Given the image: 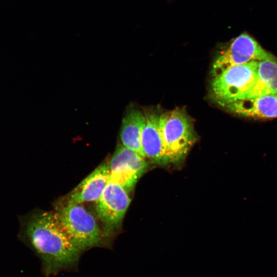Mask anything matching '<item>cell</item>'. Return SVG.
<instances>
[{
  "instance_id": "obj_1",
  "label": "cell",
  "mask_w": 277,
  "mask_h": 277,
  "mask_svg": "<svg viewBox=\"0 0 277 277\" xmlns=\"http://www.w3.org/2000/svg\"><path fill=\"white\" fill-rule=\"evenodd\" d=\"M18 240L41 262L45 277L77 270L83 252L72 241L55 212L34 210L19 216Z\"/></svg>"
},
{
  "instance_id": "obj_2",
  "label": "cell",
  "mask_w": 277,
  "mask_h": 277,
  "mask_svg": "<svg viewBox=\"0 0 277 277\" xmlns=\"http://www.w3.org/2000/svg\"><path fill=\"white\" fill-rule=\"evenodd\" d=\"M55 212L72 241L83 252L110 246L96 219L82 204L64 200Z\"/></svg>"
},
{
  "instance_id": "obj_3",
  "label": "cell",
  "mask_w": 277,
  "mask_h": 277,
  "mask_svg": "<svg viewBox=\"0 0 277 277\" xmlns=\"http://www.w3.org/2000/svg\"><path fill=\"white\" fill-rule=\"evenodd\" d=\"M160 127L171 163L182 161L197 140L192 120L183 108L163 113Z\"/></svg>"
},
{
  "instance_id": "obj_4",
  "label": "cell",
  "mask_w": 277,
  "mask_h": 277,
  "mask_svg": "<svg viewBox=\"0 0 277 277\" xmlns=\"http://www.w3.org/2000/svg\"><path fill=\"white\" fill-rule=\"evenodd\" d=\"M259 62L230 67L212 77L211 90L214 101L224 107L244 98L255 82Z\"/></svg>"
},
{
  "instance_id": "obj_5",
  "label": "cell",
  "mask_w": 277,
  "mask_h": 277,
  "mask_svg": "<svg viewBox=\"0 0 277 277\" xmlns=\"http://www.w3.org/2000/svg\"><path fill=\"white\" fill-rule=\"evenodd\" d=\"M130 202L128 191L122 186L110 182L96 201V215L110 244L121 225Z\"/></svg>"
},
{
  "instance_id": "obj_6",
  "label": "cell",
  "mask_w": 277,
  "mask_h": 277,
  "mask_svg": "<svg viewBox=\"0 0 277 277\" xmlns=\"http://www.w3.org/2000/svg\"><path fill=\"white\" fill-rule=\"evenodd\" d=\"M272 55L253 37L246 33H242L218 53L212 64V77L230 67L253 61H261Z\"/></svg>"
},
{
  "instance_id": "obj_7",
  "label": "cell",
  "mask_w": 277,
  "mask_h": 277,
  "mask_svg": "<svg viewBox=\"0 0 277 277\" xmlns=\"http://www.w3.org/2000/svg\"><path fill=\"white\" fill-rule=\"evenodd\" d=\"M146 159L122 145H118L109 162V181L128 192L132 190L148 168Z\"/></svg>"
},
{
  "instance_id": "obj_8",
  "label": "cell",
  "mask_w": 277,
  "mask_h": 277,
  "mask_svg": "<svg viewBox=\"0 0 277 277\" xmlns=\"http://www.w3.org/2000/svg\"><path fill=\"white\" fill-rule=\"evenodd\" d=\"M145 121L141 134V145L146 159L158 165L170 163L166 153L160 127L162 113L155 110L144 111Z\"/></svg>"
},
{
  "instance_id": "obj_9",
  "label": "cell",
  "mask_w": 277,
  "mask_h": 277,
  "mask_svg": "<svg viewBox=\"0 0 277 277\" xmlns=\"http://www.w3.org/2000/svg\"><path fill=\"white\" fill-rule=\"evenodd\" d=\"M224 108L229 112L253 119L277 117V94L244 98L230 103Z\"/></svg>"
},
{
  "instance_id": "obj_10",
  "label": "cell",
  "mask_w": 277,
  "mask_h": 277,
  "mask_svg": "<svg viewBox=\"0 0 277 277\" xmlns=\"http://www.w3.org/2000/svg\"><path fill=\"white\" fill-rule=\"evenodd\" d=\"M109 177V163L105 162L83 180L65 200L80 204L97 201L108 183Z\"/></svg>"
},
{
  "instance_id": "obj_11",
  "label": "cell",
  "mask_w": 277,
  "mask_h": 277,
  "mask_svg": "<svg viewBox=\"0 0 277 277\" xmlns=\"http://www.w3.org/2000/svg\"><path fill=\"white\" fill-rule=\"evenodd\" d=\"M145 121L144 112L134 107H130L122 120L120 136L124 146L145 158L141 140Z\"/></svg>"
},
{
  "instance_id": "obj_12",
  "label": "cell",
  "mask_w": 277,
  "mask_h": 277,
  "mask_svg": "<svg viewBox=\"0 0 277 277\" xmlns=\"http://www.w3.org/2000/svg\"><path fill=\"white\" fill-rule=\"evenodd\" d=\"M277 94V57L259 61L255 82L245 98Z\"/></svg>"
}]
</instances>
